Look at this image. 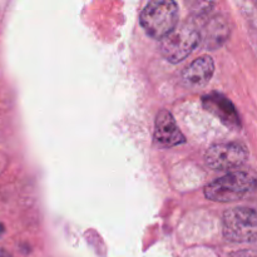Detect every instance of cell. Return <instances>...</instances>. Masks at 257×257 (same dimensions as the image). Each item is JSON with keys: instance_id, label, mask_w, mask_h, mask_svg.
I'll return each mask as SVG.
<instances>
[{"instance_id": "6da1fadb", "label": "cell", "mask_w": 257, "mask_h": 257, "mask_svg": "<svg viewBox=\"0 0 257 257\" xmlns=\"http://www.w3.org/2000/svg\"><path fill=\"white\" fill-rule=\"evenodd\" d=\"M140 23L153 39H163L178 23V5L173 0H153L141 12Z\"/></svg>"}, {"instance_id": "7a4b0ae2", "label": "cell", "mask_w": 257, "mask_h": 257, "mask_svg": "<svg viewBox=\"0 0 257 257\" xmlns=\"http://www.w3.org/2000/svg\"><path fill=\"white\" fill-rule=\"evenodd\" d=\"M255 177L246 172H232L217 178L205 187V196L221 203L242 200L255 190Z\"/></svg>"}, {"instance_id": "3957f363", "label": "cell", "mask_w": 257, "mask_h": 257, "mask_svg": "<svg viewBox=\"0 0 257 257\" xmlns=\"http://www.w3.org/2000/svg\"><path fill=\"white\" fill-rule=\"evenodd\" d=\"M201 42V34L193 25L182 24L161 39L160 50L170 63H180L195 50Z\"/></svg>"}, {"instance_id": "277c9868", "label": "cell", "mask_w": 257, "mask_h": 257, "mask_svg": "<svg viewBox=\"0 0 257 257\" xmlns=\"http://www.w3.org/2000/svg\"><path fill=\"white\" fill-rule=\"evenodd\" d=\"M223 236L230 242H255L257 236V216L255 210L236 207L223 215Z\"/></svg>"}, {"instance_id": "5b68a950", "label": "cell", "mask_w": 257, "mask_h": 257, "mask_svg": "<svg viewBox=\"0 0 257 257\" xmlns=\"http://www.w3.org/2000/svg\"><path fill=\"white\" fill-rule=\"evenodd\" d=\"M248 158V151L242 143L215 145L207 150L205 161L208 167L217 171H232L242 167Z\"/></svg>"}, {"instance_id": "8992f818", "label": "cell", "mask_w": 257, "mask_h": 257, "mask_svg": "<svg viewBox=\"0 0 257 257\" xmlns=\"http://www.w3.org/2000/svg\"><path fill=\"white\" fill-rule=\"evenodd\" d=\"M202 105L208 113L220 119L223 125L232 131L241 130V120L233 103L218 92H212L202 97Z\"/></svg>"}, {"instance_id": "52a82bcc", "label": "cell", "mask_w": 257, "mask_h": 257, "mask_svg": "<svg viewBox=\"0 0 257 257\" xmlns=\"http://www.w3.org/2000/svg\"><path fill=\"white\" fill-rule=\"evenodd\" d=\"M155 145L160 148H171L186 143L185 136L176 124L175 118L168 110H161L156 117Z\"/></svg>"}, {"instance_id": "ba28073f", "label": "cell", "mask_w": 257, "mask_h": 257, "mask_svg": "<svg viewBox=\"0 0 257 257\" xmlns=\"http://www.w3.org/2000/svg\"><path fill=\"white\" fill-rule=\"evenodd\" d=\"M215 73V62L210 55H201L183 72V79L191 85H205Z\"/></svg>"}, {"instance_id": "9c48e42d", "label": "cell", "mask_w": 257, "mask_h": 257, "mask_svg": "<svg viewBox=\"0 0 257 257\" xmlns=\"http://www.w3.org/2000/svg\"><path fill=\"white\" fill-rule=\"evenodd\" d=\"M228 34H230V29H228L227 23L220 18H216L206 25L205 35L201 37V39L203 38L205 47L215 49V48L221 47L227 40Z\"/></svg>"}]
</instances>
